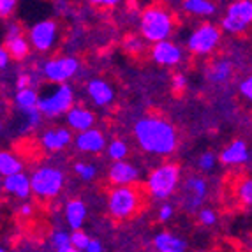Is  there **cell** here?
Masks as SVG:
<instances>
[{
    "label": "cell",
    "instance_id": "9c48e42d",
    "mask_svg": "<svg viewBox=\"0 0 252 252\" xmlns=\"http://www.w3.org/2000/svg\"><path fill=\"white\" fill-rule=\"evenodd\" d=\"M80 69V62L72 57H57L42 63V76L55 85H65Z\"/></svg>",
    "mask_w": 252,
    "mask_h": 252
},
{
    "label": "cell",
    "instance_id": "e575fe53",
    "mask_svg": "<svg viewBox=\"0 0 252 252\" xmlns=\"http://www.w3.org/2000/svg\"><path fill=\"white\" fill-rule=\"evenodd\" d=\"M198 166H199V169H203V171L212 169L215 166V156L212 154V152H205V154L198 159Z\"/></svg>",
    "mask_w": 252,
    "mask_h": 252
},
{
    "label": "cell",
    "instance_id": "f6af8a7d",
    "mask_svg": "<svg viewBox=\"0 0 252 252\" xmlns=\"http://www.w3.org/2000/svg\"><path fill=\"white\" fill-rule=\"evenodd\" d=\"M115 4H117V0H99V2H95V5H106V7H111Z\"/></svg>",
    "mask_w": 252,
    "mask_h": 252
},
{
    "label": "cell",
    "instance_id": "6da1fadb",
    "mask_svg": "<svg viewBox=\"0 0 252 252\" xmlns=\"http://www.w3.org/2000/svg\"><path fill=\"white\" fill-rule=\"evenodd\" d=\"M134 136L138 145L154 156H169L178 143L177 130L168 120L160 117H143L134 126Z\"/></svg>",
    "mask_w": 252,
    "mask_h": 252
},
{
    "label": "cell",
    "instance_id": "cb8c5ba5",
    "mask_svg": "<svg viewBox=\"0 0 252 252\" xmlns=\"http://www.w3.org/2000/svg\"><path fill=\"white\" fill-rule=\"evenodd\" d=\"M21 169H23V162L14 154L5 150L0 154V173H2L4 178L13 177V175H18V173H23Z\"/></svg>",
    "mask_w": 252,
    "mask_h": 252
},
{
    "label": "cell",
    "instance_id": "e0dca14e",
    "mask_svg": "<svg viewBox=\"0 0 252 252\" xmlns=\"http://www.w3.org/2000/svg\"><path fill=\"white\" fill-rule=\"evenodd\" d=\"M2 187L7 194H13L16 198L25 199L32 194V182L30 177H27L25 173H18L13 177H7L2 180Z\"/></svg>",
    "mask_w": 252,
    "mask_h": 252
},
{
    "label": "cell",
    "instance_id": "5b68a950",
    "mask_svg": "<svg viewBox=\"0 0 252 252\" xmlns=\"http://www.w3.org/2000/svg\"><path fill=\"white\" fill-rule=\"evenodd\" d=\"M72 108H74V92L67 83L57 85L50 92L39 95L37 109L48 118L59 117L62 113L67 115Z\"/></svg>",
    "mask_w": 252,
    "mask_h": 252
},
{
    "label": "cell",
    "instance_id": "603a6c76",
    "mask_svg": "<svg viewBox=\"0 0 252 252\" xmlns=\"http://www.w3.org/2000/svg\"><path fill=\"white\" fill-rule=\"evenodd\" d=\"M4 48L7 50V53L11 55V59L23 60L27 55H29L30 44H29V39H25L23 35H16V37L5 39Z\"/></svg>",
    "mask_w": 252,
    "mask_h": 252
},
{
    "label": "cell",
    "instance_id": "44dd1931",
    "mask_svg": "<svg viewBox=\"0 0 252 252\" xmlns=\"http://www.w3.org/2000/svg\"><path fill=\"white\" fill-rule=\"evenodd\" d=\"M87 219V205L81 199H71L65 205V220L72 231H80Z\"/></svg>",
    "mask_w": 252,
    "mask_h": 252
},
{
    "label": "cell",
    "instance_id": "d6a6232c",
    "mask_svg": "<svg viewBox=\"0 0 252 252\" xmlns=\"http://www.w3.org/2000/svg\"><path fill=\"white\" fill-rule=\"evenodd\" d=\"M23 113H25L27 129H34V127H37V124H41L42 113L39 111L37 108H35V109H30V111H23Z\"/></svg>",
    "mask_w": 252,
    "mask_h": 252
},
{
    "label": "cell",
    "instance_id": "30bf717a",
    "mask_svg": "<svg viewBox=\"0 0 252 252\" xmlns=\"http://www.w3.org/2000/svg\"><path fill=\"white\" fill-rule=\"evenodd\" d=\"M57 21L53 20H42L39 23H35L30 29V44L35 48L37 51H48L55 44L57 39Z\"/></svg>",
    "mask_w": 252,
    "mask_h": 252
},
{
    "label": "cell",
    "instance_id": "8fae6325",
    "mask_svg": "<svg viewBox=\"0 0 252 252\" xmlns=\"http://www.w3.org/2000/svg\"><path fill=\"white\" fill-rule=\"evenodd\" d=\"M108 180L115 187H132V184L139 180V171L134 164L120 160V162L111 164V168L108 171Z\"/></svg>",
    "mask_w": 252,
    "mask_h": 252
},
{
    "label": "cell",
    "instance_id": "7402d4cb",
    "mask_svg": "<svg viewBox=\"0 0 252 252\" xmlns=\"http://www.w3.org/2000/svg\"><path fill=\"white\" fill-rule=\"evenodd\" d=\"M233 76V65L227 60H217L206 69V78L212 83H224Z\"/></svg>",
    "mask_w": 252,
    "mask_h": 252
},
{
    "label": "cell",
    "instance_id": "ab89813d",
    "mask_svg": "<svg viewBox=\"0 0 252 252\" xmlns=\"http://www.w3.org/2000/svg\"><path fill=\"white\" fill-rule=\"evenodd\" d=\"M30 83H32V76L23 72V74L18 76L16 80V92L18 90H25V89H30Z\"/></svg>",
    "mask_w": 252,
    "mask_h": 252
},
{
    "label": "cell",
    "instance_id": "d4e9b609",
    "mask_svg": "<svg viewBox=\"0 0 252 252\" xmlns=\"http://www.w3.org/2000/svg\"><path fill=\"white\" fill-rule=\"evenodd\" d=\"M182 7L194 16H212L217 11L214 2H208V0H185Z\"/></svg>",
    "mask_w": 252,
    "mask_h": 252
},
{
    "label": "cell",
    "instance_id": "f546056e",
    "mask_svg": "<svg viewBox=\"0 0 252 252\" xmlns=\"http://www.w3.org/2000/svg\"><path fill=\"white\" fill-rule=\"evenodd\" d=\"M74 171H76V175H78V177H80L81 180H85V182L94 180V178H95V175H97L95 166H92L90 162H76L74 164Z\"/></svg>",
    "mask_w": 252,
    "mask_h": 252
},
{
    "label": "cell",
    "instance_id": "484cf974",
    "mask_svg": "<svg viewBox=\"0 0 252 252\" xmlns=\"http://www.w3.org/2000/svg\"><path fill=\"white\" fill-rule=\"evenodd\" d=\"M14 104L21 109V111H30V109H35L39 104V95L35 89H25V90H18L16 95H14Z\"/></svg>",
    "mask_w": 252,
    "mask_h": 252
},
{
    "label": "cell",
    "instance_id": "836d02e7",
    "mask_svg": "<svg viewBox=\"0 0 252 252\" xmlns=\"http://www.w3.org/2000/svg\"><path fill=\"white\" fill-rule=\"evenodd\" d=\"M198 219L203 226H212V224L217 222V215H215V212L212 208H203L198 214Z\"/></svg>",
    "mask_w": 252,
    "mask_h": 252
},
{
    "label": "cell",
    "instance_id": "7a4b0ae2",
    "mask_svg": "<svg viewBox=\"0 0 252 252\" xmlns=\"http://www.w3.org/2000/svg\"><path fill=\"white\" fill-rule=\"evenodd\" d=\"M173 27H175V21H173L171 13L162 5L147 7L141 14V21H139L141 35L145 37V41L152 42V44L168 41L173 32Z\"/></svg>",
    "mask_w": 252,
    "mask_h": 252
},
{
    "label": "cell",
    "instance_id": "bcb514c9",
    "mask_svg": "<svg viewBox=\"0 0 252 252\" xmlns=\"http://www.w3.org/2000/svg\"><path fill=\"white\" fill-rule=\"evenodd\" d=\"M57 252H81V251H78V249H74L72 245H69V247H63V249H60V251H57Z\"/></svg>",
    "mask_w": 252,
    "mask_h": 252
},
{
    "label": "cell",
    "instance_id": "7c38bea8",
    "mask_svg": "<svg viewBox=\"0 0 252 252\" xmlns=\"http://www.w3.org/2000/svg\"><path fill=\"white\" fill-rule=\"evenodd\" d=\"M185 198L184 205L189 212H194L196 208L203 205L206 198V182L201 177H189L185 182Z\"/></svg>",
    "mask_w": 252,
    "mask_h": 252
},
{
    "label": "cell",
    "instance_id": "b9f144b4",
    "mask_svg": "<svg viewBox=\"0 0 252 252\" xmlns=\"http://www.w3.org/2000/svg\"><path fill=\"white\" fill-rule=\"evenodd\" d=\"M9 59H11V55L7 53V50H5V48H2V50H0V69L7 67Z\"/></svg>",
    "mask_w": 252,
    "mask_h": 252
},
{
    "label": "cell",
    "instance_id": "d590c367",
    "mask_svg": "<svg viewBox=\"0 0 252 252\" xmlns=\"http://www.w3.org/2000/svg\"><path fill=\"white\" fill-rule=\"evenodd\" d=\"M171 85H173V90L177 94H182L185 89H187V78H185L182 72H177V74L171 78Z\"/></svg>",
    "mask_w": 252,
    "mask_h": 252
},
{
    "label": "cell",
    "instance_id": "74e56055",
    "mask_svg": "<svg viewBox=\"0 0 252 252\" xmlns=\"http://www.w3.org/2000/svg\"><path fill=\"white\" fill-rule=\"evenodd\" d=\"M14 7H16L14 0H0V16L7 18L14 11Z\"/></svg>",
    "mask_w": 252,
    "mask_h": 252
},
{
    "label": "cell",
    "instance_id": "f1b7e54d",
    "mask_svg": "<svg viewBox=\"0 0 252 252\" xmlns=\"http://www.w3.org/2000/svg\"><path fill=\"white\" fill-rule=\"evenodd\" d=\"M90 242H92V238H90V236L87 235V233H85L83 229L71 233V245L74 249H78V251L87 252V249H89Z\"/></svg>",
    "mask_w": 252,
    "mask_h": 252
},
{
    "label": "cell",
    "instance_id": "277c9868",
    "mask_svg": "<svg viewBox=\"0 0 252 252\" xmlns=\"http://www.w3.org/2000/svg\"><path fill=\"white\" fill-rule=\"evenodd\" d=\"M141 208V194L134 187H113L108 192V212L117 220H126Z\"/></svg>",
    "mask_w": 252,
    "mask_h": 252
},
{
    "label": "cell",
    "instance_id": "5bb4252c",
    "mask_svg": "<svg viewBox=\"0 0 252 252\" xmlns=\"http://www.w3.org/2000/svg\"><path fill=\"white\" fill-rule=\"evenodd\" d=\"M76 148L87 154H99L106 148V138L99 129H90L80 132L74 139Z\"/></svg>",
    "mask_w": 252,
    "mask_h": 252
},
{
    "label": "cell",
    "instance_id": "1f68e13d",
    "mask_svg": "<svg viewBox=\"0 0 252 252\" xmlns=\"http://www.w3.org/2000/svg\"><path fill=\"white\" fill-rule=\"evenodd\" d=\"M124 48H126L127 53H139V51H143V41L136 35H129V37L124 39Z\"/></svg>",
    "mask_w": 252,
    "mask_h": 252
},
{
    "label": "cell",
    "instance_id": "2e32d148",
    "mask_svg": "<svg viewBox=\"0 0 252 252\" xmlns=\"http://www.w3.org/2000/svg\"><path fill=\"white\" fill-rule=\"evenodd\" d=\"M71 139H72L71 130L63 129V127H55V129H48L42 132L41 145L48 152H59L67 147L71 143Z\"/></svg>",
    "mask_w": 252,
    "mask_h": 252
},
{
    "label": "cell",
    "instance_id": "3957f363",
    "mask_svg": "<svg viewBox=\"0 0 252 252\" xmlns=\"http://www.w3.org/2000/svg\"><path fill=\"white\" fill-rule=\"evenodd\" d=\"M178 182H180V168L175 162H164L148 175L147 190L152 198L166 199L177 190Z\"/></svg>",
    "mask_w": 252,
    "mask_h": 252
},
{
    "label": "cell",
    "instance_id": "ffe728a7",
    "mask_svg": "<svg viewBox=\"0 0 252 252\" xmlns=\"http://www.w3.org/2000/svg\"><path fill=\"white\" fill-rule=\"evenodd\" d=\"M154 245L159 252H185L187 251V244L180 236L173 235L169 231H160L154 238Z\"/></svg>",
    "mask_w": 252,
    "mask_h": 252
},
{
    "label": "cell",
    "instance_id": "4316f807",
    "mask_svg": "<svg viewBox=\"0 0 252 252\" xmlns=\"http://www.w3.org/2000/svg\"><path fill=\"white\" fill-rule=\"evenodd\" d=\"M127 154H129V147L124 143L122 139H115V141H111V143L108 145V156H109V159H113L115 162L124 160L127 157Z\"/></svg>",
    "mask_w": 252,
    "mask_h": 252
},
{
    "label": "cell",
    "instance_id": "9a60e30c",
    "mask_svg": "<svg viewBox=\"0 0 252 252\" xmlns=\"http://www.w3.org/2000/svg\"><path fill=\"white\" fill-rule=\"evenodd\" d=\"M65 122H67L69 129L85 132V130L94 129V124H95V115L90 111V109L83 108V106H74V108L65 115Z\"/></svg>",
    "mask_w": 252,
    "mask_h": 252
},
{
    "label": "cell",
    "instance_id": "4fadbf2b",
    "mask_svg": "<svg viewBox=\"0 0 252 252\" xmlns=\"http://www.w3.org/2000/svg\"><path fill=\"white\" fill-rule=\"evenodd\" d=\"M150 55L154 62H157L159 65H177L182 62V57H184L180 48L171 41H162L154 44Z\"/></svg>",
    "mask_w": 252,
    "mask_h": 252
},
{
    "label": "cell",
    "instance_id": "ba28073f",
    "mask_svg": "<svg viewBox=\"0 0 252 252\" xmlns=\"http://www.w3.org/2000/svg\"><path fill=\"white\" fill-rule=\"evenodd\" d=\"M252 23V0H236L227 7L220 25L229 34H240Z\"/></svg>",
    "mask_w": 252,
    "mask_h": 252
},
{
    "label": "cell",
    "instance_id": "52a82bcc",
    "mask_svg": "<svg viewBox=\"0 0 252 252\" xmlns=\"http://www.w3.org/2000/svg\"><path fill=\"white\" fill-rule=\"evenodd\" d=\"M219 42H220L219 27L210 21H205L190 32L189 39H187V48L194 55H210L212 51L217 50Z\"/></svg>",
    "mask_w": 252,
    "mask_h": 252
},
{
    "label": "cell",
    "instance_id": "d6986e66",
    "mask_svg": "<svg viewBox=\"0 0 252 252\" xmlns=\"http://www.w3.org/2000/svg\"><path fill=\"white\" fill-rule=\"evenodd\" d=\"M87 92H89V97L92 99L94 104L97 106H106L113 101V89L111 85L106 83L101 78H95V80L89 81V87H87Z\"/></svg>",
    "mask_w": 252,
    "mask_h": 252
},
{
    "label": "cell",
    "instance_id": "f35d334b",
    "mask_svg": "<svg viewBox=\"0 0 252 252\" xmlns=\"http://www.w3.org/2000/svg\"><path fill=\"white\" fill-rule=\"evenodd\" d=\"M173 212H175L173 205H169V203H164V205L159 208V220H160V222H166V220H169V219L173 217Z\"/></svg>",
    "mask_w": 252,
    "mask_h": 252
},
{
    "label": "cell",
    "instance_id": "c3c4849f",
    "mask_svg": "<svg viewBox=\"0 0 252 252\" xmlns=\"http://www.w3.org/2000/svg\"><path fill=\"white\" fill-rule=\"evenodd\" d=\"M251 252H252V251H251Z\"/></svg>",
    "mask_w": 252,
    "mask_h": 252
},
{
    "label": "cell",
    "instance_id": "7dc6e473",
    "mask_svg": "<svg viewBox=\"0 0 252 252\" xmlns=\"http://www.w3.org/2000/svg\"><path fill=\"white\" fill-rule=\"evenodd\" d=\"M0 252H7V251H5V249H0Z\"/></svg>",
    "mask_w": 252,
    "mask_h": 252
},
{
    "label": "cell",
    "instance_id": "8992f818",
    "mask_svg": "<svg viewBox=\"0 0 252 252\" xmlns=\"http://www.w3.org/2000/svg\"><path fill=\"white\" fill-rule=\"evenodd\" d=\"M63 173L59 168L53 166H42V168L35 169L30 177L32 182V194L39 196V198H55L57 194L62 190L63 187Z\"/></svg>",
    "mask_w": 252,
    "mask_h": 252
},
{
    "label": "cell",
    "instance_id": "60d3db41",
    "mask_svg": "<svg viewBox=\"0 0 252 252\" xmlns=\"http://www.w3.org/2000/svg\"><path fill=\"white\" fill-rule=\"evenodd\" d=\"M16 35H21L20 25H16V23H11V25L7 27V34H5V39L16 37Z\"/></svg>",
    "mask_w": 252,
    "mask_h": 252
},
{
    "label": "cell",
    "instance_id": "ee69618b",
    "mask_svg": "<svg viewBox=\"0 0 252 252\" xmlns=\"http://www.w3.org/2000/svg\"><path fill=\"white\" fill-rule=\"evenodd\" d=\"M20 214L21 215H32V205H29V203H23V205L20 206Z\"/></svg>",
    "mask_w": 252,
    "mask_h": 252
},
{
    "label": "cell",
    "instance_id": "8d00e7d4",
    "mask_svg": "<svg viewBox=\"0 0 252 252\" xmlns=\"http://www.w3.org/2000/svg\"><path fill=\"white\" fill-rule=\"evenodd\" d=\"M240 92H242V95H244L245 99H249V101L252 102V76L245 78V80L240 83Z\"/></svg>",
    "mask_w": 252,
    "mask_h": 252
},
{
    "label": "cell",
    "instance_id": "83f0119b",
    "mask_svg": "<svg viewBox=\"0 0 252 252\" xmlns=\"http://www.w3.org/2000/svg\"><path fill=\"white\" fill-rule=\"evenodd\" d=\"M236 196L244 205L252 206V178H244L236 185Z\"/></svg>",
    "mask_w": 252,
    "mask_h": 252
},
{
    "label": "cell",
    "instance_id": "ac0fdd59",
    "mask_svg": "<svg viewBox=\"0 0 252 252\" xmlns=\"http://www.w3.org/2000/svg\"><path fill=\"white\" fill-rule=\"evenodd\" d=\"M220 162L226 164V166H238V164L247 162L249 159V150L247 143L242 141V139H235L227 145L222 152H220Z\"/></svg>",
    "mask_w": 252,
    "mask_h": 252
},
{
    "label": "cell",
    "instance_id": "4dcf8cb0",
    "mask_svg": "<svg viewBox=\"0 0 252 252\" xmlns=\"http://www.w3.org/2000/svg\"><path fill=\"white\" fill-rule=\"evenodd\" d=\"M50 242L57 251H60V249L71 245V235H69L67 231H55V233H51Z\"/></svg>",
    "mask_w": 252,
    "mask_h": 252
},
{
    "label": "cell",
    "instance_id": "7bdbcfd3",
    "mask_svg": "<svg viewBox=\"0 0 252 252\" xmlns=\"http://www.w3.org/2000/svg\"><path fill=\"white\" fill-rule=\"evenodd\" d=\"M87 252H102V244L99 240H92L89 249H87Z\"/></svg>",
    "mask_w": 252,
    "mask_h": 252
}]
</instances>
